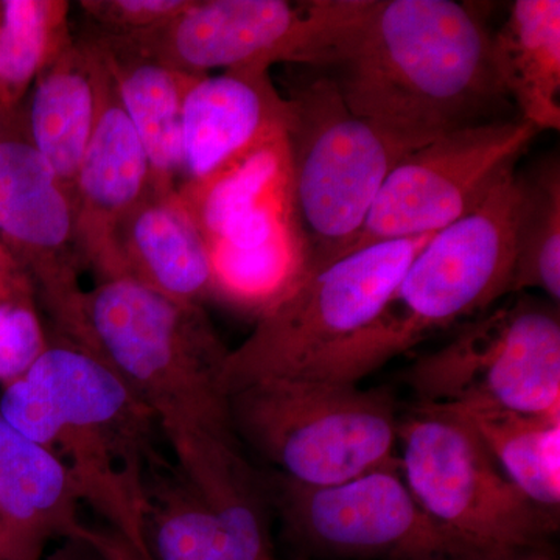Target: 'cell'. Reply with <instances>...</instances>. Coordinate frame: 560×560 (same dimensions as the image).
Returning a JSON list of instances; mask_svg holds the SVG:
<instances>
[{
    "instance_id": "1",
    "label": "cell",
    "mask_w": 560,
    "mask_h": 560,
    "mask_svg": "<svg viewBox=\"0 0 560 560\" xmlns=\"http://www.w3.org/2000/svg\"><path fill=\"white\" fill-rule=\"evenodd\" d=\"M69 340L130 386L206 499L226 508L267 503L232 420L224 383L231 349L200 304L168 300L131 279L98 280L81 296Z\"/></svg>"
},
{
    "instance_id": "2",
    "label": "cell",
    "mask_w": 560,
    "mask_h": 560,
    "mask_svg": "<svg viewBox=\"0 0 560 560\" xmlns=\"http://www.w3.org/2000/svg\"><path fill=\"white\" fill-rule=\"evenodd\" d=\"M490 35L475 3L366 0L324 69L353 114L419 149L508 119Z\"/></svg>"
},
{
    "instance_id": "3",
    "label": "cell",
    "mask_w": 560,
    "mask_h": 560,
    "mask_svg": "<svg viewBox=\"0 0 560 560\" xmlns=\"http://www.w3.org/2000/svg\"><path fill=\"white\" fill-rule=\"evenodd\" d=\"M0 416L60 460L81 503L145 555L147 478L164 458L161 431L106 361L55 334L31 370L3 386Z\"/></svg>"
},
{
    "instance_id": "4",
    "label": "cell",
    "mask_w": 560,
    "mask_h": 560,
    "mask_svg": "<svg viewBox=\"0 0 560 560\" xmlns=\"http://www.w3.org/2000/svg\"><path fill=\"white\" fill-rule=\"evenodd\" d=\"M517 171L480 208L433 234L408 265L385 311L324 368V378L359 383L431 331L486 311L510 294Z\"/></svg>"
},
{
    "instance_id": "5",
    "label": "cell",
    "mask_w": 560,
    "mask_h": 560,
    "mask_svg": "<svg viewBox=\"0 0 560 560\" xmlns=\"http://www.w3.org/2000/svg\"><path fill=\"white\" fill-rule=\"evenodd\" d=\"M230 405L238 440L296 485H338L400 464V418L385 390L267 378L232 389Z\"/></svg>"
},
{
    "instance_id": "6",
    "label": "cell",
    "mask_w": 560,
    "mask_h": 560,
    "mask_svg": "<svg viewBox=\"0 0 560 560\" xmlns=\"http://www.w3.org/2000/svg\"><path fill=\"white\" fill-rule=\"evenodd\" d=\"M400 474L422 511L470 560L548 556L559 514L530 501L452 412L416 407L400 418Z\"/></svg>"
},
{
    "instance_id": "7",
    "label": "cell",
    "mask_w": 560,
    "mask_h": 560,
    "mask_svg": "<svg viewBox=\"0 0 560 560\" xmlns=\"http://www.w3.org/2000/svg\"><path fill=\"white\" fill-rule=\"evenodd\" d=\"M433 234L375 243L305 270L231 349L228 394L267 378H304L377 320L408 265Z\"/></svg>"
},
{
    "instance_id": "8",
    "label": "cell",
    "mask_w": 560,
    "mask_h": 560,
    "mask_svg": "<svg viewBox=\"0 0 560 560\" xmlns=\"http://www.w3.org/2000/svg\"><path fill=\"white\" fill-rule=\"evenodd\" d=\"M289 102L294 221L313 270L348 253L390 171L416 149L353 114L327 75Z\"/></svg>"
},
{
    "instance_id": "9",
    "label": "cell",
    "mask_w": 560,
    "mask_h": 560,
    "mask_svg": "<svg viewBox=\"0 0 560 560\" xmlns=\"http://www.w3.org/2000/svg\"><path fill=\"white\" fill-rule=\"evenodd\" d=\"M405 382L418 407L560 418L559 307L523 298L497 308L415 361Z\"/></svg>"
},
{
    "instance_id": "10",
    "label": "cell",
    "mask_w": 560,
    "mask_h": 560,
    "mask_svg": "<svg viewBox=\"0 0 560 560\" xmlns=\"http://www.w3.org/2000/svg\"><path fill=\"white\" fill-rule=\"evenodd\" d=\"M363 5L364 0H191L160 31L119 40L194 77L270 70L278 62L324 68Z\"/></svg>"
},
{
    "instance_id": "11",
    "label": "cell",
    "mask_w": 560,
    "mask_h": 560,
    "mask_svg": "<svg viewBox=\"0 0 560 560\" xmlns=\"http://www.w3.org/2000/svg\"><path fill=\"white\" fill-rule=\"evenodd\" d=\"M539 131L500 119L447 132L410 151L390 171L348 253L436 234L480 208ZM345 254V256H346Z\"/></svg>"
},
{
    "instance_id": "12",
    "label": "cell",
    "mask_w": 560,
    "mask_h": 560,
    "mask_svg": "<svg viewBox=\"0 0 560 560\" xmlns=\"http://www.w3.org/2000/svg\"><path fill=\"white\" fill-rule=\"evenodd\" d=\"M287 534L302 550L352 560H470L412 497L399 466L331 486L270 482Z\"/></svg>"
},
{
    "instance_id": "13",
    "label": "cell",
    "mask_w": 560,
    "mask_h": 560,
    "mask_svg": "<svg viewBox=\"0 0 560 560\" xmlns=\"http://www.w3.org/2000/svg\"><path fill=\"white\" fill-rule=\"evenodd\" d=\"M0 243L35 283L57 334L69 337L84 293L75 206L25 135L21 108L0 130Z\"/></svg>"
},
{
    "instance_id": "14",
    "label": "cell",
    "mask_w": 560,
    "mask_h": 560,
    "mask_svg": "<svg viewBox=\"0 0 560 560\" xmlns=\"http://www.w3.org/2000/svg\"><path fill=\"white\" fill-rule=\"evenodd\" d=\"M145 500L150 560H276L268 503L219 506L165 458L150 470Z\"/></svg>"
},
{
    "instance_id": "15",
    "label": "cell",
    "mask_w": 560,
    "mask_h": 560,
    "mask_svg": "<svg viewBox=\"0 0 560 560\" xmlns=\"http://www.w3.org/2000/svg\"><path fill=\"white\" fill-rule=\"evenodd\" d=\"M289 97L270 70L232 69L197 77L183 106V179L205 178L261 140L287 131Z\"/></svg>"
},
{
    "instance_id": "16",
    "label": "cell",
    "mask_w": 560,
    "mask_h": 560,
    "mask_svg": "<svg viewBox=\"0 0 560 560\" xmlns=\"http://www.w3.org/2000/svg\"><path fill=\"white\" fill-rule=\"evenodd\" d=\"M153 191L149 158L106 69L97 124L73 186L81 256L97 275L121 220Z\"/></svg>"
},
{
    "instance_id": "17",
    "label": "cell",
    "mask_w": 560,
    "mask_h": 560,
    "mask_svg": "<svg viewBox=\"0 0 560 560\" xmlns=\"http://www.w3.org/2000/svg\"><path fill=\"white\" fill-rule=\"evenodd\" d=\"M120 278L184 304L212 294L208 243L176 191H153L117 226L98 280Z\"/></svg>"
},
{
    "instance_id": "18",
    "label": "cell",
    "mask_w": 560,
    "mask_h": 560,
    "mask_svg": "<svg viewBox=\"0 0 560 560\" xmlns=\"http://www.w3.org/2000/svg\"><path fill=\"white\" fill-rule=\"evenodd\" d=\"M176 195L208 246L294 221L287 131L261 140ZM296 223V221H294Z\"/></svg>"
},
{
    "instance_id": "19",
    "label": "cell",
    "mask_w": 560,
    "mask_h": 560,
    "mask_svg": "<svg viewBox=\"0 0 560 560\" xmlns=\"http://www.w3.org/2000/svg\"><path fill=\"white\" fill-rule=\"evenodd\" d=\"M106 66L91 38H72L39 73L21 106L25 135L73 198L101 110Z\"/></svg>"
},
{
    "instance_id": "20",
    "label": "cell",
    "mask_w": 560,
    "mask_h": 560,
    "mask_svg": "<svg viewBox=\"0 0 560 560\" xmlns=\"http://www.w3.org/2000/svg\"><path fill=\"white\" fill-rule=\"evenodd\" d=\"M80 497L60 460L0 416V521L18 560H39L47 544L84 525Z\"/></svg>"
},
{
    "instance_id": "21",
    "label": "cell",
    "mask_w": 560,
    "mask_h": 560,
    "mask_svg": "<svg viewBox=\"0 0 560 560\" xmlns=\"http://www.w3.org/2000/svg\"><path fill=\"white\" fill-rule=\"evenodd\" d=\"M101 50L125 113L149 158L156 194L183 179V106L197 77L158 61L119 39L88 36Z\"/></svg>"
},
{
    "instance_id": "22",
    "label": "cell",
    "mask_w": 560,
    "mask_h": 560,
    "mask_svg": "<svg viewBox=\"0 0 560 560\" xmlns=\"http://www.w3.org/2000/svg\"><path fill=\"white\" fill-rule=\"evenodd\" d=\"M490 57L518 117L537 131L560 130V2L517 0L490 35Z\"/></svg>"
},
{
    "instance_id": "23",
    "label": "cell",
    "mask_w": 560,
    "mask_h": 560,
    "mask_svg": "<svg viewBox=\"0 0 560 560\" xmlns=\"http://www.w3.org/2000/svg\"><path fill=\"white\" fill-rule=\"evenodd\" d=\"M442 411L452 412L477 433L503 474L530 501L559 514L560 418L497 408Z\"/></svg>"
},
{
    "instance_id": "24",
    "label": "cell",
    "mask_w": 560,
    "mask_h": 560,
    "mask_svg": "<svg viewBox=\"0 0 560 560\" xmlns=\"http://www.w3.org/2000/svg\"><path fill=\"white\" fill-rule=\"evenodd\" d=\"M539 290L560 301V164L558 154L517 175L510 294Z\"/></svg>"
},
{
    "instance_id": "25",
    "label": "cell",
    "mask_w": 560,
    "mask_h": 560,
    "mask_svg": "<svg viewBox=\"0 0 560 560\" xmlns=\"http://www.w3.org/2000/svg\"><path fill=\"white\" fill-rule=\"evenodd\" d=\"M212 294L259 315L300 280L305 250L294 224L268 237L209 246Z\"/></svg>"
},
{
    "instance_id": "26",
    "label": "cell",
    "mask_w": 560,
    "mask_h": 560,
    "mask_svg": "<svg viewBox=\"0 0 560 560\" xmlns=\"http://www.w3.org/2000/svg\"><path fill=\"white\" fill-rule=\"evenodd\" d=\"M66 0H0V117L21 108L40 72L72 40Z\"/></svg>"
},
{
    "instance_id": "27",
    "label": "cell",
    "mask_w": 560,
    "mask_h": 560,
    "mask_svg": "<svg viewBox=\"0 0 560 560\" xmlns=\"http://www.w3.org/2000/svg\"><path fill=\"white\" fill-rule=\"evenodd\" d=\"M50 345L38 311L35 285L0 298V383L21 378Z\"/></svg>"
},
{
    "instance_id": "28",
    "label": "cell",
    "mask_w": 560,
    "mask_h": 560,
    "mask_svg": "<svg viewBox=\"0 0 560 560\" xmlns=\"http://www.w3.org/2000/svg\"><path fill=\"white\" fill-rule=\"evenodd\" d=\"M191 0H81L86 13L103 38H136L171 24Z\"/></svg>"
},
{
    "instance_id": "29",
    "label": "cell",
    "mask_w": 560,
    "mask_h": 560,
    "mask_svg": "<svg viewBox=\"0 0 560 560\" xmlns=\"http://www.w3.org/2000/svg\"><path fill=\"white\" fill-rule=\"evenodd\" d=\"M75 534H80L88 541H91L106 560H150L138 548L132 547L130 541L125 540L119 534L109 528H91L83 525ZM73 534V536H75Z\"/></svg>"
},
{
    "instance_id": "30",
    "label": "cell",
    "mask_w": 560,
    "mask_h": 560,
    "mask_svg": "<svg viewBox=\"0 0 560 560\" xmlns=\"http://www.w3.org/2000/svg\"><path fill=\"white\" fill-rule=\"evenodd\" d=\"M27 285H35V283L0 243V298Z\"/></svg>"
},
{
    "instance_id": "31",
    "label": "cell",
    "mask_w": 560,
    "mask_h": 560,
    "mask_svg": "<svg viewBox=\"0 0 560 560\" xmlns=\"http://www.w3.org/2000/svg\"><path fill=\"white\" fill-rule=\"evenodd\" d=\"M46 560H106L91 541L81 537L80 534L62 539L60 547L47 556Z\"/></svg>"
},
{
    "instance_id": "32",
    "label": "cell",
    "mask_w": 560,
    "mask_h": 560,
    "mask_svg": "<svg viewBox=\"0 0 560 560\" xmlns=\"http://www.w3.org/2000/svg\"><path fill=\"white\" fill-rule=\"evenodd\" d=\"M0 560H18L13 544H11L9 533H7L2 521H0Z\"/></svg>"
},
{
    "instance_id": "33",
    "label": "cell",
    "mask_w": 560,
    "mask_h": 560,
    "mask_svg": "<svg viewBox=\"0 0 560 560\" xmlns=\"http://www.w3.org/2000/svg\"><path fill=\"white\" fill-rule=\"evenodd\" d=\"M529 560H551L548 556H541V558L529 559Z\"/></svg>"
},
{
    "instance_id": "34",
    "label": "cell",
    "mask_w": 560,
    "mask_h": 560,
    "mask_svg": "<svg viewBox=\"0 0 560 560\" xmlns=\"http://www.w3.org/2000/svg\"><path fill=\"white\" fill-rule=\"evenodd\" d=\"M0 130H2V117H0Z\"/></svg>"
}]
</instances>
